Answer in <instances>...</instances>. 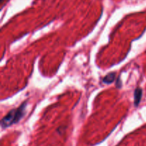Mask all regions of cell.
<instances>
[{
	"instance_id": "obj_1",
	"label": "cell",
	"mask_w": 146,
	"mask_h": 146,
	"mask_svg": "<svg viewBox=\"0 0 146 146\" xmlns=\"http://www.w3.org/2000/svg\"><path fill=\"white\" fill-rule=\"evenodd\" d=\"M26 108H27V102H24L18 108L11 110L1 120V127L3 128H8L10 125H13V124L17 123L25 114Z\"/></svg>"
},
{
	"instance_id": "obj_2",
	"label": "cell",
	"mask_w": 146,
	"mask_h": 146,
	"mask_svg": "<svg viewBox=\"0 0 146 146\" xmlns=\"http://www.w3.org/2000/svg\"><path fill=\"white\" fill-rule=\"evenodd\" d=\"M143 91L142 89L140 88H138L135 89V93H134V104L135 106H138V104L141 102V98H142Z\"/></svg>"
},
{
	"instance_id": "obj_3",
	"label": "cell",
	"mask_w": 146,
	"mask_h": 146,
	"mask_svg": "<svg viewBox=\"0 0 146 146\" xmlns=\"http://www.w3.org/2000/svg\"><path fill=\"white\" fill-rule=\"evenodd\" d=\"M115 73H110L109 74L106 76L103 79V82L104 84H110L111 83L113 82V81L115 80Z\"/></svg>"
}]
</instances>
